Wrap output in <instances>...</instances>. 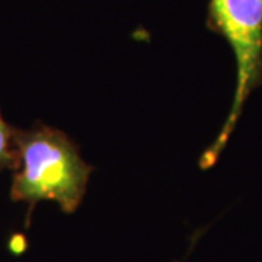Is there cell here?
<instances>
[{
	"instance_id": "6da1fadb",
	"label": "cell",
	"mask_w": 262,
	"mask_h": 262,
	"mask_svg": "<svg viewBox=\"0 0 262 262\" xmlns=\"http://www.w3.org/2000/svg\"><path fill=\"white\" fill-rule=\"evenodd\" d=\"M18 168L10 187L13 201L27 203L29 223L38 203L53 201L64 213H73L83 201L94 168L80 156L63 131L39 125L16 130Z\"/></svg>"
},
{
	"instance_id": "7a4b0ae2",
	"label": "cell",
	"mask_w": 262,
	"mask_h": 262,
	"mask_svg": "<svg viewBox=\"0 0 262 262\" xmlns=\"http://www.w3.org/2000/svg\"><path fill=\"white\" fill-rule=\"evenodd\" d=\"M207 28L225 38L232 48L236 86L226 121L200 159L201 169L214 166L233 134L249 96L262 86V0H208Z\"/></svg>"
},
{
	"instance_id": "3957f363",
	"label": "cell",
	"mask_w": 262,
	"mask_h": 262,
	"mask_svg": "<svg viewBox=\"0 0 262 262\" xmlns=\"http://www.w3.org/2000/svg\"><path fill=\"white\" fill-rule=\"evenodd\" d=\"M16 128L3 120L0 111V173L6 169L18 168V149L15 141Z\"/></svg>"
}]
</instances>
